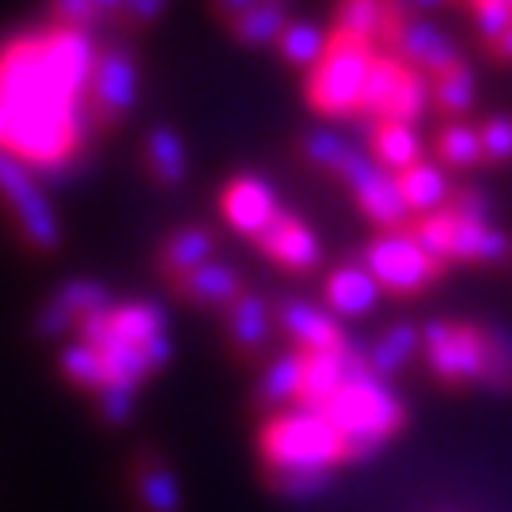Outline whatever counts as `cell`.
Here are the masks:
<instances>
[{
  "instance_id": "19",
  "label": "cell",
  "mask_w": 512,
  "mask_h": 512,
  "mask_svg": "<svg viewBox=\"0 0 512 512\" xmlns=\"http://www.w3.org/2000/svg\"><path fill=\"white\" fill-rule=\"evenodd\" d=\"M372 160L391 175L421 164V137L414 122H372Z\"/></svg>"
},
{
  "instance_id": "17",
  "label": "cell",
  "mask_w": 512,
  "mask_h": 512,
  "mask_svg": "<svg viewBox=\"0 0 512 512\" xmlns=\"http://www.w3.org/2000/svg\"><path fill=\"white\" fill-rule=\"evenodd\" d=\"M403 23L399 0H338V35L361 42H391Z\"/></svg>"
},
{
  "instance_id": "13",
  "label": "cell",
  "mask_w": 512,
  "mask_h": 512,
  "mask_svg": "<svg viewBox=\"0 0 512 512\" xmlns=\"http://www.w3.org/2000/svg\"><path fill=\"white\" fill-rule=\"evenodd\" d=\"M448 217V262H478V266H501L512 258V239L494 220H471L444 209Z\"/></svg>"
},
{
  "instance_id": "7",
  "label": "cell",
  "mask_w": 512,
  "mask_h": 512,
  "mask_svg": "<svg viewBox=\"0 0 512 512\" xmlns=\"http://www.w3.org/2000/svg\"><path fill=\"white\" fill-rule=\"evenodd\" d=\"M0 183H4L8 209H12V217H16L19 232L27 236V243L38 247V251H57L61 247V220H57L54 205H50L46 190L38 183L35 167H27L23 160L4 152Z\"/></svg>"
},
{
  "instance_id": "27",
  "label": "cell",
  "mask_w": 512,
  "mask_h": 512,
  "mask_svg": "<svg viewBox=\"0 0 512 512\" xmlns=\"http://www.w3.org/2000/svg\"><path fill=\"white\" fill-rule=\"evenodd\" d=\"M289 23L293 19L285 16V4L281 0H262V4L247 8L243 16L232 19V35L243 46H277Z\"/></svg>"
},
{
  "instance_id": "30",
  "label": "cell",
  "mask_w": 512,
  "mask_h": 512,
  "mask_svg": "<svg viewBox=\"0 0 512 512\" xmlns=\"http://www.w3.org/2000/svg\"><path fill=\"white\" fill-rule=\"evenodd\" d=\"M475 69L467 65V61H459L456 69H448L444 76L433 80V103H437L444 114H452V118H463L467 110L475 107Z\"/></svg>"
},
{
  "instance_id": "24",
  "label": "cell",
  "mask_w": 512,
  "mask_h": 512,
  "mask_svg": "<svg viewBox=\"0 0 512 512\" xmlns=\"http://www.w3.org/2000/svg\"><path fill=\"white\" fill-rule=\"evenodd\" d=\"M213 251H217V239H213L209 228H183V232H175V236L164 243L160 262H164V270L175 277V281H183L186 274L209 266V262H213Z\"/></svg>"
},
{
  "instance_id": "3",
  "label": "cell",
  "mask_w": 512,
  "mask_h": 512,
  "mask_svg": "<svg viewBox=\"0 0 512 512\" xmlns=\"http://www.w3.org/2000/svg\"><path fill=\"white\" fill-rule=\"evenodd\" d=\"M323 414L334 421V429L346 440L349 463L372 459L399 437L406 425V403L384 376L372 372L368 353H361V361L353 365L346 384L338 387V395L323 406Z\"/></svg>"
},
{
  "instance_id": "34",
  "label": "cell",
  "mask_w": 512,
  "mask_h": 512,
  "mask_svg": "<svg viewBox=\"0 0 512 512\" xmlns=\"http://www.w3.org/2000/svg\"><path fill=\"white\" fill-rule=\"evenodd\" d=\"M494 391L512 387V334L501 327H490V384Z\"/></svg>"
},
{
  "instance_id": "18",
  "label": "cell",
  "mask_w": 512,
  "mask_h": 512,
  "mask_svg": "<svg viewBox=\"0 0 512 512\" xmlns=\"http://www.w3.org/2000/svg\"><path fill=\"white\" fill-rule=\"evenodd\" d=\"M399 190H403V202L414 217H429V213H440L452 205V179L444 164L437 160H421V164L406 167L399 175Z\"/></svg>"
},
{
  "instance_id": "11",
  "label": "cell",
  "mask_w": 512,
  "mask_h": 512,
  "mask_svg": "<svg viewBox=\"0 0 512 512\" xmlns=\"http://www.w3.org/2000/svg\"><path fill=\"white\" fill-rule=\"evenodd\" d=\"M391 46H395V54L403 57L406 65H414V69H421V73L433 76V80L444 76L448 69H456L459 61H463L456 38L448 35V31H440L437 23L418 16H403L399 31L391 38Z\"/></svg>"
},
{
  "instance_id": "2",
  "label": "cell",
  "mask_w": 512,
  "mask_h": 512,
  "mask_svg": "<svg viewBox=\"0 0 512 512\" xmlns=\"http://www.w3.org/2000/svg\"><path fill=\"white\" fill-rule=\"evenodd\" d=\"M258 459L274 478L277 494L308 501L334 482V471L349 463V452L323 410L289 406L266 414L258 425Z\"/></svg>"
},
{
  "instance_id": "15",
  "label": "cell",
  "mask_w": 512,
  "mask_h": 512,
  "mask_svg": "<svg viewBox=\"0 0 512 512\" xmlns=\"http://www.w3.org/2000/svg\"><path fill=\"white\" fill-rule=\"evenodd\" d=\"M258 251L277 262L281 270H293V274H308L323 262V247H319V236L311 232L308 220H300L296 213H281L274 220V228L258 239Z\"/></svg>"
},
{
  "instance_id": "36",
  "label": "cell",
  "mask_w": 512,
  "mask_h": 512,
  "mask_svg": "<svg viewBox=\"0 0 512 512\" xmlns=\"http://www.w3.org/2000/svg\"><path fill=\"white\" fill-rule=\"evenodd\" d=\"M50 8L61 27H88L92 19H99L95 0H50Z\"/></svg>"
},
{
  "instance_id": "26",
  "label": "cell",
  "mask_w": 512,
  "mask_h": 512,
  "mask_svg": "<svg viewBox=\"0 0 512 512\" xmlns=\"http://www.w3.org/2000/svg\"><path fill=\"white\" fill-rule=\"evenodd\" d=\"M228 330H232V342L247 353H255L270 342V330H274V315H270V304L255 293H243L228 308Z\"/></svg>"
},
{
  "instance_id": "10",
  "label": "cell",
  "mask_w": 512,
  "mask_h": 512,
  "mask_svg": "<svg viewBox=\"0 0 512 512\" xmlns=\"http://www.w3.org/2000/svg\"><path fill=\"white\" fill-rule=\"evenodd\" d=\"M220 213L236 228L239 236L258 239L274 228V220L285 213L277 202V190L258 175H236L220 190Z\"/></svg>"
},
{
  "instance_id": "35",
  "label": "cell",
  "mask_w": 512,
  "mask_h": 512,
  "mask_svg": "<svg viewBox=\"0 0 512 512\" xmlns=\"http://www.w3.org/2000/svg\"><path fill=\"white\" fill-rule=\"evenodd\" d=\"M482 145H486V160L490 164H509L512 160V118L494 114L482 122Z\"/></svg>"
},
{
  "instance_id": "25",
  "label": "cell",
  "mask_w": 512,
  "mask_h": 512,
  "mask_svg": "<svg viewBox=\"0 0 512 512\" xmlns=\"http://www.w3.org/2000/svg\"><path fill=\"white\" fill-rule=\"evenodd\" d=\"M145 160L152 179L164 186H179L186 179V141L179 137V129L156 126L148 129L145 137Z\"/></svg>"
},
{
  "instance_id": "42",
  "label": "cell",
  "mask_w": 512,
  "mask_h": 512,
  "mask_svg": "<svg viewBox=\"0 0 512 512\" xmlns=\"http://www.w3.org/2000/svg\"><path fill=\"white\" fill-rule=\"evenodd\" d=\"M490 50H494L497 61H505V65H512V31H509L505 38H501V42H494Z\"/></svg>"
},
{
  "instance_id": "1",
  "label": "cell",
  "mask_w": 512,
  "mask_h": 512,
  "mask_svg": "<svg viewBox=\"0 0 512 512\" xmlns=\"http://www.w3.org/2000/svg\"><path fill=\"white\" fill-rule=\"evenodd\" d=\"M99 50L84 27H50L19 35L4 50L0 133L4 152L35 171H57L76 156L92 110V80Z\"/></svg>"
},
{
  "instance_id": "8",
  "label": "cell",
  "mask_w": 512,
  "mask_h": 512,
  "mask_svg": "<svg viewBox=\"0 0 512 512\" xmlns=\"http://www.w3.org/2000/svg\"><path fill=\"white\" fill-rule=\"evenodd\" d=\"M365 266L391 296L421 293L440 274V266L410 232H380L365 247Z\"/></svg>"
},
{
  "instance_id": "29",
  "label": "cell",
  "mask_w": 512,
  "mask_h": 512,
  "mask_svg": "<svg viewBox=\"0 0 512 512\" xmlns=\"http://www.w3.org/2000/svg\"><path fill=\"white\" fill-rule=\"evenodd\" d=\"M437 156L444 167H478L486 160V145H482V126H467V122H448L437 137Z\"/></svg>"
},
{
  "instance_id": "14",
  "label": "cell",
  "mask_w": 512,
  "mask_h": 512,
  "mask_svg": "<svg viewBox=\"0 0 512 512\" xmlns=\"http://www.w3.org/2000/svg\"><path fill=\"white\" fill-rule=\"evenodd\" d=\"M110 304H114V300H110L107 285L88 281V277L65 281V285L46 300V308L38 311V334H46V338H61L65 330L80 327L88 315L110 308Z\"/></svg>"
},
{
  "instance_id": "21",
  "label": "cell",
  "mask_w": 512,
  "mask_h": 512,
  "mask_svg": "<svg viewBox=\"0 0 512 512\" xmlns=\"http://www.w3.org/2000/svg\"><path fill=\"white\" fill-rule=\"evenodd\" d=\"M410 73L403 57L395 54H380L376 65H372V76H368V88H365V103H361V114L372 118V122H387L391 110H395V99L403 92V80Z\"/></svg>"
},
{
  "instance_id": "31",
  "label": "cell",
  "mask_w": 512,
  "mask_h": 512,
  "mask_svg": "<svg viewBox=\"0 0 512 512\" xmlns=\"http://www.w3.org/2000/svg\"><path fill=\"white\" fill-rule=\"evenodd\" d=\"M137 494H141L148 512H183V486H179V478L171 475L164 463L141 471Z\"/></svg>"
},
{
  "instance_id": "9",
  "label": "cell",
  "mask_w": 512,
  "mask_h": 512,
  "mask_svg": "<svg viewBox=\"0 0 512 512\" xmlns=\"http://www.w3.org/2000/svg\"><path fill=\"white\" fill-rule=\"evenodd\" d=\"M141 95V65L129 54L126 46H107L99 50V65H95L92 80V110L103 126L122 122L129 110L137 107Z\"/></svg>"
},
{
  "instance_id": "37",
  "label": "cell",
  "mask_w": 512,
  "mask_h": 512,
  "mask_svg": "<svg viewBox=\"0 0 512 512\" xmlns=\"http://www.w3.org/2000/svg\"><path fill=\"white\" fill-rule=\"evenodd\" d=\"M133 395H137V391L107 387V391H99L95 399H99V410H103V418L114 421V425H122V421H129V414H133Z\"/></svg>"
},
{
  "instance_id": "20",
  "label": "cell",
  "mask_w": 512,
  "mask_h": 512,
  "mask_svg": "<svg viewBox=\"0 0 512 512\" xmlns=\"http://www.w3.org/2000/svg\"><path fill=\"white\" fill-rule=\"evenodd\" d=\"M300 384H304V349H285L277 353L262 384H258V403L266 406L270 414L274 410H289L300 403Z\"/></svg>"
},
{
  "instance_id": "4",
  "label": "cell",
  "mask_w": 512,
  "mask_h": 512,
  "mask_svg": "<svg viewBox=\"0 0 512 512\" xmlns=\"http://www.w3.org/2000/svg\"><path fill=\"white\" fill-rule=\"evenodd\" d=\"M380 50L372 42L349 35H334L330 42V54L311 69L308 76V99L319 114L330 118H349V114H361L365 103V88L372 65H376Z\"/></svg>"
},
{
  "instance_id": "33",
  "label": "cell",
  "mask_w": 512,
  "mask_h": 512,
  "mask_svg": "<svg viewBox=\"0 0 512 512\" xmlns=\"http://www.w3.org/2000/svg\"><path fill=\"white\" fill-rule=\"evenodd\" d=\"M357 152V145H349L346 137H338L334 129H315L304 137V156H308L315 167H327V171H342L349 164V156Z\"/></svg>"
},
{
  "instance_id": "6",
  "label": "cell",
  "mask_w": 512,
  "mask_h": 512,
  "mask_svg": "<svg viewBox=\"0 0 512 512\" xmlns=\"http://www.w3.org/2000/svg\"><path fill=\"white\" fill-rule=\"evenodd\" d=\"M338 179L349 186V194H353V202L365 213L368 224H376L380 232H406L414 224L410 220L414 213L406 209L403 190H399V175H391L361 148L349 156V164L338 171Z\"/></svg>"
},
{
  "instance_id": "41",
  "label": "cell",
  "mask_w": 512,
  "mask_h": 512,
  "mask_svg": "<svg viewBox=\"0 0 512 512\" xmlns=\"http://www.w3.org/2000/svg\"><path fill=\"white\" fill-rule=\"evenodd\" d=\"M440 4H448V0H399L403 12H429V8H440Z\"/></svg>"
},
{
  "instance_id": "39",
  "label": "cell",
  "mask_w": 512,
  "mask_h": 512,
  "mask_svg": "<svg viewBox=\"0 0 512 512\" xmlns=\"http://www.w3.org/2000/svg\"><path fill=\"white\" fill-rule=\"evenodd\" d=\"M255 4H262V0H217V12L232 23V19L243 16V12H247V8H255Z\"/></svg>"
},
{
  "instance_id": "5",
  "label": "cell",
  "mask_w": 512,
  "mask_h": 512,
  "mask_svg": "<svg viewBox=\"0 0 512 512\" xmlns=\"http://www.w3.org/2000/svg\"><path fill=\"white\" fill-rule=\"evenodd\" d=\"M421 353L433 376L444 384H490V327L482 330L475 323L433 319L421 327Z\"/></svg>"
},
{
  "instance_id": "38",
  "label": "cell",
  "mask_w": 512,
  "mask_h": 512,
  "mask_svg": "<svg viewBox=\"0 0 512 512\" xmlns=\"http://www.w3.org/2000/svg\"><path fill=\"white\" fill-rule=\"evenodd\" d=\"M167 8V0H129L126 4V19L129 23H152V19H160Z\"/></svg>"
},
{
  "instance_id": "22",
  "label": "cell",
  "mask_w": 512,
  "mask_h": 512,
  "mask_svg": "<svg viewBox=\"0 0 512 512\" xmlns=\"http://www.w3.org/2000/svg\"><path fill=\"white\" fill-rule=\"evenodd\" d=\"M179 293L186 300H194V304H205V308H213V304H236L239 296H243V285H239V274L228 266V262H209L202 270H194V274H186L179 281Z\"/></svg>"
},
{
  "instance_id": "23",
  "label": "cell",
  "mask_w": 512,
  "mask_h": 512,
  "mask_svg": "<svg viewBox=\"0 0 512 512\" xmlns=\"http://www.w3.org/2000/svg\"><path fill=\"white\" fill-rule=\"evenodd\" d=\"M368 353V365L376 376H395V372H403L410 361H414V353H421V327L414 323H395V327H387L372 346H365Z\"/></svg>"
},
{
  "instance_id": "16",
  "label": "cell",
  "mask_w": 512,
  "mask_h": 512,
  "mask_svg": "<svg viewBox=\"0 0 512 512\" xmlns=\"http://www.w3.org/2000/svg\"><path fill=\"white\" fill-rule=\"evenodd\" d=\"M380 281L368 274L365 262H346L327 277L323 300L338 319H365L380 304Z\"/></svg>"
},
{
  "instance_id": "28",
  "label": "cell",
  "mask_w": 512,
  "mask_h": 512,
  "mask_svg": "<svg viewBox=\"0 0 512 512\" xmlns=\"http://www.w3.org/2000/svg\"><path fill=\"white\" fill-rule=\"evenodd\" d=\"M330 42H334V38H330L319 23L293 19V23L285 27L281 42H277V50H281V57H285L289 65H296V69H315V65L330 54Z\"/></svg>"
},
{
  "instance_id": "40",
  "label": "cell",
  "mask_w": 512,
  "mask_h": 512,
  "mask_svg": "<svg viewBox=\"0 0 512 512\" xmlns=\"http://www.w3.org/2000/svg\"><path fill=\"white\" fill-rule=\"evenodd\" d=\"M126 4H129V0H95V12H99L103 19L126 16Z\"/></svg>"
},
{
  "instance_id": "32",
  "label": "cell",
  "mask_w": 512,
  "mask_h": 512,
  "mask_svg": "<svg viewBox=\"0 0 512 512\" xmlns=\"http://www.w3.org/2000/svg\"><path fill=\"white\" fill-rule=\"evenodd\" d=\"M61 372L73 380L76 387H88V391H103V365H99V357H95V349L88 342H69V346L61 349Z\"/></svg>"
},
{
  "instance_id": "12",
  "label": "cell",
  "mask_w": 512,
  "mask_h": 512,
  "mask_svg": "<svg viewBox=\"0 0 512 512\" xmlns=\"http://www.w3.org/2000/svg\"><path fill=\"white\" fill-rule=\"evenodd\" d=\"M277 323L293 338V346L304 353H342L346 346H353L342 330V319L330 308H319L308 300H281Z\"/></svg>"
}]
</instances>
